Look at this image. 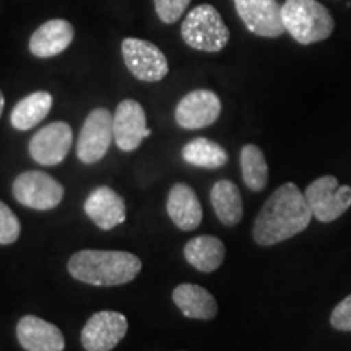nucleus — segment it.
Returning <instances> with one entry per match:
<instances>
[{
  "instance_id": "obj_15",
  "label": "nucleus",
  "mask_w": 351,
  "mask_h": 351,
  "mask_svg": "<svg viewBox=\"0 0 351 351\" xmlns=\"http://www.w3.org/2000/svg\"><path fill=\"white\" fill-rule=\"evenodd\" d=\"M16 339L26 351H64L60 328L36 315H25L16 326Z\"/></svg>"
},
{
  "instance_id": "obj_9",
  "label": "nucleus",
  "mask_w": 351,
  "mask_h": 351,
  "mask_svg": "<svg viewBox=\"0 0 351 351\" xmlns=\"http://www.w3.org/2000/svg\"><path fill=\"white\" fill-rule=\"evenodd\" d=\"M129 322L116 311H99L93 314L82 330V345L86 351H111L124 339Z\"/></svg>"
},
{
  "instance_id": "obj_18",
  "label": "nucleus",
  "mask_w": 351,
  "mask_h": 351,
  "mask_svg": "<svg viewBox=\"0 0 351 351\" xmlns=\"http://www.w3.org/2000/svg\"><path fill=\"white\" fill-rule=\"evenodd\" d=\"M173 301L187 319L212 320L218 314L217 300L199 285L182 283L174 288Z\"/></svg>"
},
{
  "instance_id": "obj_5",
  "label": "nucleus",
  "mask_w": 351,
  "mask_h": 351,
  "mask_svg": "<svg viewBox=\"0 0 351 351\" xmlns=\"http://www.w3.org/2000/svg\"><path fill=\"white\" fill-rule=\"evenodd\" d=\"M12 192L19 204L38 212L56 208L64 199L62 184L43 171H26L16 176Z\"/></svg>"
},
{
  "instance_id": "obj_21",
  "label": "nucleus",
  "mask_w": 351,
  "mask_h": 351,
  "mask_svg": "<svg viewBox=\"0 0 351 351\" xmlns=\"http://www.w3.org/2000/svg\"><path fill=\"white\" fill-rule=\"evenodd\" d=\"M52 108V96L47 91H34L16 103L10 114V122L16 130H29L38 125Z\"/></svg>"
},
{
  "instance_id": "obj_10",
  "label": "nucleus",
  "mask_w": 351,
  "mask_h": 351,
  "mask_svg": "<svg viewBox=\"0 0 351 351\" xmlns=\"http://www.w3.org/2000/svg\"><path fill=\"white\" fill-rule=\"evenodd\" d=\"M112 132L114 142L119 150H137L143 140L152 135L142 104L134 99H124L119 103L112 117Z\"/></svg>"
},
{
  "instance_id": "obj_17",
  "label": "nucleus",
  "mask_w": 351,
  "mask_h": 351,
  "mask_svg": "<svg viewBox=\"0 0 351 351\" xmlns=\"http://www.w3.org/2000/svg\"><path fill=\"white\" fill-rule=\"evenodd\" d=\"M166 210L179 230L194 231L202 223V205L195 191L187 184H174L168 194Z\"/></svg>"
},
{
  "instance_id": "obj_26",
  "label": "nucleus",
  "mask_w": 351,
  "mask_h": 351,
  "mask_svg": "<svg viewBox=\"0 0 351 351\" xmlns=\"http://www.w3.org/2000/svg\"><path fill=\"white\" fill-rule=\"evenodd\" d=\"M330 324L340 332H351V295L341 300L332 311Z\"/></svg>"
},
{
  "instance_id": "obj_2",
  "label": "nucleus",
  "mask_w": 351,
  "mask_h": 351,
  "mask_svg": "<svg viewBox=\"0 0 351 351\" xmlns=\"http://www.w3.org/2000/svg\"><path fill=\"white\" fill-rule=\"evenodd\" d=\"M67 269L69 274L82 283L93 287H119L135 280L142 270V261L124 251L85 249L70 257Z\"/></svg>"
},
{
  "instance_id": "obj_11",
  "label": "nucleus",
  "mask_w": 351,
  "mask_h": 351,
  "mask_svg": "<svg viewBox=\"0 0 351 351\" xmlns=\"http://www.w3.org/2000/svg\"><path fill=\"white\" fill-rule=\"evenodd\" d=\"M234 7L245 28L257 36L278 38L287 32L276 0H234Z\"/></svg>"
},
{
  "instance_id": "obj_8",
  "label": "nucleus",
  "mask_w": 351,
  "mask_h": 351,
  "mask_svg": "<svg viewBox=\"0 0 351 351\" xmlns=\"http://www.w3.org/2000/svg\"><path fill=\"white\" fill-rule=\"evenodd\" d=\"M114 138L112 114L96 108L86 116L77 142V156L82 163L95 165L103 160Z\"/></svg>"
},
{
  "instance_id": "obj_7",
  "label": "nucleus",
  "mask_w": 351,
  "mask_h": 351,
  "mask_svg": "<svg viewBox=\"0 0 351 351\" xmlns=\"http://www.w3.org/2000/svg\"><path fill=\"white\" fill-rule=\"evenodd\" d=\"M122 57L132 75L142 82H160L169 72L165 52L145 39L125 38L122 41Z\"/></svg>"
},
{
  "instance_id": "obj_19",
  "label": "nucleus",
  "mask_w": 351,
  "mask_h": 351,
  "mask_svg": "<svg viewBox=\"0 0 351 351\" xmlns=\"http://www.w3.org/2000/svg\"><path fill=\"white\" fill-rule=\"evenodd\" d=\"M225 244L215 236H197L184 247V257L197 270L212 274L221 267L225 261Z\"/></svg>"
},
{
  "instance_id": "obj_6",
  "label": "nucleus",
  "mask_w": 351,
  "mask_h": 351,
  "mask_svg": "<svg viewBox=\"0 0 351 351\" xmlns=\"http://www.w3.org/2000/svg\"><path fill=\"white\" fill-rule=\"evenodd\" d=\"M313 217L320 223L340 218L351 207V187L340 186L335 176H322L307 186L304 192Z\"/></svg>"
},
{
  "instance_id": "obj_24",
  "label": "nucleus",
  "mask_w": 351,
  "mask_h": 351,
  "mask_svg": "<svg viewBox=\"0 0 351 351\" xmlns=\"http://www.w3.org/2000/svg\"><path fill=\"white\" fill-rule=\"evenodd\" d=\"M21 225L16 215L0 200V245L13 244L20 238Z\"/></svg>"
},
{
  "instance_id": "obj_1",
  "label": "nucleus",
  "mask_w": 351,
  "mask_h": 351,
  "mask_svg": "<svg viewBox=\"0 0 351 351\" xmlns=\"http://www.w3.org/2000/svg\"><path fill=\"white\" fill-rule=\"evenodd\" d=\"M311 212L306 197L296 184L280 186L267 199L254 221L252 236L258 245H274L300 234L311 225Z\"/></svg>"
},
{
  "instance_id": "obj_20",
  "label": "nucleus",
  "mask_w": 351,
  "mask_h": 351,
  "mask_svg": "<svg viewBox=\"0 0 351 351\" xmlns=\"http://www.w3.org/2000/svg\"><path fill=\"white\" fill-rule=\"evenodd\" d=\"M210 202H212L215 213L223 225L236 226L243 219V197H241L239 189L234 182L228 181V179L215 182L212 191H210Z\"/></svg>"
},
{
  "instance_id": "obj_4",
  "label": "nucleus",
  "mask_w": 351,
  "mask_h": 351,
  "mask_svg": "<svg viewBox=\"0 0 351 351\" xmlns=\"http://www.w3.org/2000/svg\"><path fill=\"white\" fill-rule=\"evenodd\" d=\"M181 34L189 47L202 52H219L230 41V29L213 5L192 8L182 21Z\"/></svg>"
},
{
  "instance_id": "obj_14",
  "label": "nucleus",
  "mask_w": 351,
  "mask_h": 351,
  "mask_svg": "<svg viewBox=\"0 0 351 351\" xmlns=\"http://www.w3.org/2000/svg\"><path fill=\"white\" fill-rule=\"evenodd\" d=\"M85 213L99 230L104 231L122 225L127 218L122 197L106 186H99L90 192L85 200Z\"/></svg>"
},
{
  "instance_id": "obj_23",
  "label": "nucleus",
  "mask_w": 351,
  "mask_h": 351,
  "mask_svg": "<svg viewBox=\"0 0 351 351\" xmlns=\"http://www.w3.org/2000/svg\"><path fill=\"white\" fill-rule=\"evenodd\" d=\"M243 181L254 192H261L269 182V166H267L265 155L257 145H244L239 155Z\"/></svg>"
},
{
  "instance_id": "obj_16",
  "label": "nucleus",
  "mask_w": 351,
  "mask_h": 351,
  "mask_svg": "<svg viewBox=\"0 0 351 351\" xmlns=\"http://www.w3.org/2000/svg\"><path fill=\"white\" fill-rule=\"evenodd\" d=\"M75 29L67 20L56 19L43 23L29 39V51L39 59L59 56L72 44Z\"/></svg>"
},
{
  "instance_id": "obj_25",
  "label": "nucleus",
  "mask_w": 351,
  "mask_h": 351,
  "mask_svg": "<svg viewBox=\"0 0 351 351\" xmlns=\"http://www.w3.org/2000/svg\"><path fill=\"white\" fill-rule=\"evenodd\" d=\"M191 0H155V10L160 20L166 25H173L186 13Z\"/></svg>"
},
{
  "instance_id": "obj_12",
  "label": "nucleus",
  "mask_w": 351,
  "mask_h": 351,
  "mask_svg": "<svg viewBox=\"0 0 351 351\" xmlns=\"http://www.w3.org/2000/svg\"><path fill=\"white\" fill-rule=\"evenodd\" d=\"M221 114V101L210 90H195L187 93L176 106V122L187 130L212 125Z\"/></svg>"
},
{
  "instance_id": "obj_22",
  "label": "nucleus",
  "mask_w": 351,
  "mask_h": 351,
  "mask_svg": "<svg viewBox=\"0 0 351 351\" xmlns=\"http://www.w3.org/2000/svg\"><path fill=\"white\" fill-rule=\"evenodd\" d=\"M184 161L197 168L218 169L228 163V153L221 145L208 138H194L182 148Z\"/></svg>"
},
{
  "instance_id": "obj_13",
  "label": "nucleus",
  "mask_w": 351,
  "mask_h": 351,
  "mask_svg": "<svg viewBox=\"0 0 351 351\" xmlns=\"http://www.w3.org/2000/svg\"><path fill=\"white\" fill-rule=\"evenodd\" d=\"M72 147V129L67 122H52L29 140V155L36 163L56 166L62 163Z\"/></svg>"
},
{
  "instance_id": "obj_3",
  "label": "nucleus",
  "mask_w": 351,
  "mask_h": 351,
  "mask_svg": "<svg viewBox=\"0 0 351 351\" xmlns=\"http://www.w3.org/2000/svg\"><path fill=\"white\" fill-rule=\"evenodd\" d=\"M285 29L300 44H314L332 36L335 21L317 0H287L282 7Z\"/></svg>"
},
{
  "instance_id": "obj_27",
  "label": "nucleus",
  "mask_w": 351,
  "mask_h": 351,
  "mask_svg": "<svg viewBox=\"0 0 351 351\" xmlns=\"http://www.w3.org/2000/svg\"><path fill=\"white\" fill-rule=\"evenodd\" d=\"M3 106H5V99H3V95H2V91H0V117H2Z\"/></svg>"
}]
</instances>
